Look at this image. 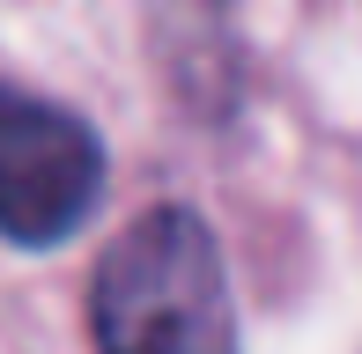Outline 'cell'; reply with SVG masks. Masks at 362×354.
<instances>
[{
    "label": "cell",
    "mask_w": 362,
    "mask_h": 354,
    "mask_svg": "<svg viewBox=\"0 0 362 354\" xmlns=\"http://www.w3.org/2000/svg\"><path fill=\"white\" fill-rule=\"evenodd\" d=\"M96 354H244L222 244L192 207L163 200L96 259L89 281Z\"/></svg>",
    "instance_id": "6da1fadb"
},
{
    "label": "cell",
    "mask_w": 362,
    "mask_h": 354,
    "mask_svg": "<svg viewBox=\"0 0 362 354\" xmlns=\"http://www.w3.org/2000/svg\"><path fill=\"white\" fill-rule=\"evenodd\" d=\"M111 192L104 133L74 104L0 82V244L59 251Z\"/></svg>",
    "instance_id": "7a4b0ae2"
},
{
    "label": "cell",
    "mask_w": 362,
    "mask_h": 354,
    "mask_svg": "<svg viewBox=\"0 0 362 354\" xmlns=\"http://www.w3.org/2000/svg\"><path fill=\"white\" fill-rule=\"evenodd\" d=\"M207 8H222V0H207Z\"/></svg>",
    "instance_id": "3957f363"
}]
</instances>
